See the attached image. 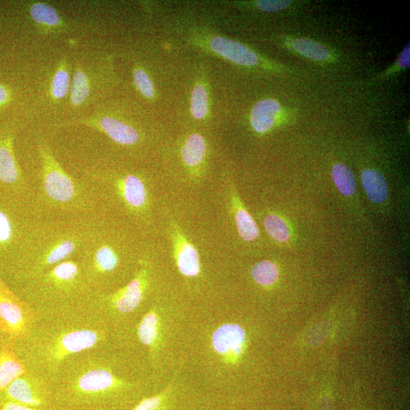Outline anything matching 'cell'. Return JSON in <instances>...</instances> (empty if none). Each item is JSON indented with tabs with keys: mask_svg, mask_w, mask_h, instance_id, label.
Masks as SVG:
<instances>
[{
	"mask_svg": "<svg viewBox=\"0 0 410 410\" xmlns=\"http://www.w3.org/2000/svg\"><path fill=\"white\" fill-rule=\"evenodd\" d=\"M38 314L29 336L15 345L27 369L50 382L68 360L108 341L109 323L88 302Z\"/></svg>",
	"mask_w": 410,
	"mask_h": 410,
	"instance_id": "cell-1",
	"label": "cell"
},
{
	"mask_svg": "<svg viewBox=\"0 0 410 410\" xmlns=\"http://www.w3.org/2000/svg\"><path fill=\"white\" fill-rule=\"evenodd\" d=\"M104 214L41 215L20 260L5 280L13 287L62 261L79 257Z\"/></svg>",
	"mask_w": 410,
	"mask_h": 410,
	"instance_id": "cell-2",
	"label": "cell"
},
{
	"mask_svg": "<svg viewBox=\"0 0 410 410\" xmlns=\"http://www.w3.org/2000/svg\"><path fill=\"white\" fill-rule=\"evenodd\" d=\"M143 247L139 235L129 223L105 213L78 257L94 294L117 289L116 281L128 270L135 269Z\"/></svg>",
	"mask_w": 410,
	"mask_h": 410,
	"instance_id": "cell-3",
	"label": "cell"
},
{
	"mask_svg": "<svg viewBox=\"0 0 410 410\" xmlns=\"http://www.w3.org/2000/svg\"><path fill=\"white\" fill-rule=\"evenodd\" d=\"M41 170L34 189L36 210L44 215L90 216L106 213L84 180L71 177L45 142L39 144Z\"/></svg>",
	"mask_w": 410,
	"mask_h": 410,
	"instance_id": "cell-4",
	"label": "cell"
},
{
	"mask_svg": "<svg viewBox=\"0 0 410 410\" xmlns=\"http://www.w3.org/2000/svg\"><path fill=\"white\" fill-rule=\"evenodd\" d=\"M81 179L93 190L106 213L120 212L135 227L150 222L151 187L139 173L94 168L87 170Z\"/></svg>",
	"mask_w": 410,
	"mask_h": 410,
	"instance_id": "cell-5",
	"label": "cell"
},
{
	"mask_svg": "<svg viewBox=\"0 0 410 410\" xmlns=\"http://www.w3.org/2000/svg\"><path fill=\"white\" fill-rule=\"evenodd\" d=\"M11 287L38 313L86 303L94 294L78 257Z\"/></svg>",
	"mask_w": 410,
	"mask_h": 410,
	"instance_id": "cell-6",
	"label": "cell"
},
{
	"mask_svg": "<svg viewBox=\"0 0 410 410\" xmlns=\"http://www.w3.org/2000/svg\"><path fill=\"white\" fill-rule=\"evenodd\" d=\"M40 217L34 198L0 189V278L11 275Z\"/></svg>",
	"mask_w": 410,
	"mask_h": 410,
	"instance_id": "cell-7",
	"label": "cell"
},
{
	"mask_svg": "<svg viewBox=\"0 0 410 410\" xmlns=\"http://www.w3.org/2000/svg\"><path fill=\"white\" fill-rule=\"evenodd\" d=\"M151 282V267L145 254L137 264L132 278L108 293L93 294L88 303L107 322L109 317L132 314L147 297Z\"/></svg>",
	"mask_w": 410,
	"mask_h": 410,
	"instance_id": "cell-8",
	"label": "cell"
},
{
	"mask_svg": "<svg viewBox=\"0 0 410 410\" xmlns=\"http://www.w3.org/2000/svg\"><path fill=\"white\" fill-rule=\"evenodd\" d=\"M38 313L2 278H0V333L15 343L32 330Z\"/></svg>",
	"mask_w": 410,
	"mask_h": 410,
	"instance_id": "cell-9",
	"label": "cell"
},
{
	"mask_svg": "<svg viewBox=\"0 0 410 410\" xmlns=\"http://www.w3.org/2000/svg\"><path fill=\"white\" fill-rule=\"evenodd\" d=\"M53 397L51 382L29 371L15 379L0 395V400L12 401L41 409Z\"/></svg>",
	"mask_w": 410,
	"mask_h": 410,
	"instance_id": "cell-10",
	"label": "cell"
},
{
	"mask_svg": "<svg viewBox=\"0 0 410 410\" xmlns=\"http://www.w3.org/2000/svg\"><path fill=\"white\" fill-rule=\"evenodd\" d=\"M0 189L17 196L34 198V187L26 179L17 162L14 137L0 136Z\"/></svg>",
	"mask_w": 410,
	"mask_h": 410,
	"instance_id": "cell-11",
	"label": "cell"
},
{
	"mask_svg": "<svg viewBox=\"0 0 410 410\" xmlns=\"http://www.w3.org/2000/svg\"><path fill=\"white\" fill-rule=\"evenodd\" d=\"M245 340V332L240 325L224 324L213 333L212 346L224 362L233 363L242 355Z\"/></svg>",
	"mask_w": 410,
	"mask_h": 410,
	"instance_id": "cell-12",
	"label": "cell"
},
{
	"mask_svg": "<svg viewBox=\"0 0 410 410\" xmlns=\"http://www.w3.org/2000/svg\"><path fill=\"white\" fill-rule=\"evenodd\" d=\"M170 234L175 250L177 266L182 275L196 278L199 275L202 266L199 253L176 224L170 227Z\"/></svg>",
	"mask_w": 410,
	"mask_h": 410,
	"instance_id": "cell-13",
	"label": "cell"
},
{
	"mask_svg": "<svg viewBox=\"0 0 410 410\" xmlns=\"http://www.w3.org/2000/svg\"><path fill=\"white\" fill-rule=\"evenodd\" d=\"M83 124L95 128L106 134L114 142L131 147L139 144L141 135L134 127L111 116H102L98 120L81 121L71 124Z\"/></svg>",
	"mask_w": 410,
	"mask_h": 410,
	"instance_id": "cell-14",
	"label": "cell"
},
{
	"mask_svg": "<svg viewBox=\"0 0 410 410\" xmlns=\"http://www.w3.org/2000/svg\"><path fill=\"white\" fill-rule=\"evenodd\" d=\"M29 371L18 353L15 343L0 333V395L15 379Z\"/></svg>",
	"mask_w": 410,
	"mask_h": 410,
	"instance_id": "cell-15",
	"label": "cell"
},
{
	"mask_svg": "<svg viewBox=\"0 0 410 410\" xmlns=\"http://www.w3.org/2000/svg\"><path fill=\"white\" fill-rule=\"evenodd\" d=\"M210 45L214 52L238 65L252 67L259 62L257 54L240 42L223 36H214Z\"/></svg>",
	"mask_w": 410,
	"mask_h": 410,
	"instance_id": "cell-16",
	"label": "cell"
},
{
	"mask_svg": "<svg viewBox=\"0 0 410 410\" xmlns=\"http://www.w3.org/2000/svg\"><path fill=\"white\" fill-rule=\"evenodd\" d=\"M280 105L273 99H264L254 106L250 121L253 130L260 134L268 132L275 124Z\"/></svg>",
	"mask_w": 410,
	"mask_h": 410,
	"instance_id": "cell-17",
	"label": "cell"
},
{
	"mask_svg": "<svg viewBox=\"0 0 410 410\" xmlns=\"http://www.w3.org/2000/svg\"><path fill=\"white\" fill-rule=\"evenodd\" d=\"M231 203L237 232L241 239L248 242L257 240L259 236V226L242 205L239 196L232 193Z\"/></svg>",
	"mask_w": 410,
	"mask_h": 410,
	"instance_id": "cell-18",
	"label": "cell"
},
{
	"mask_svg": "<svg viewBox=\"0 0 410 410\" xmlns=\"http://www.w3.org/2000/svg\"><path fill=\"white\" fill-rule=\"evenodd\" d=\"M362 186L373 203H385L388 189L385 179L381 172L373 169L364 170L361 173Z\"/></svg>",
	"mask_w": 410,
	"mask_h": 410,
	"instance_id": "cell-19",
	"label": "cell"
},
{
	"mask_svg": "<svg viewBox=\"0 0 410 410\" xmlns=\"http://www.w3.org/2000/svg\"><path fill=\"white\" fill-rule=\"evenodd\" d=\"M160 319L155 309L146 313L137 327L139 341L151 351L156 349L160 336Z\"/></svg>",
	"mask_w": 410,
	"mask_h": 410,
	"instance_id": "cell-20",
	"label": "cell"
},
{
	"mask_svg": "<svg viewBox=\"0 0 410 410\" xmlns=\"http://www.w3.org/2000/svg\"><path fill=\"white\" fill-rule=\"evenodd\" d=\"M206 151L207 144L203 137L196 133L191 135L181 150L182 160L188 168H196L203 162Z\"/></svg>",
	"mask_w": 410,
	"mask_h": 410,
	"instance_id": "cell-21",
	"label": "cell"
},
{
	"mask_svg": "<svg viewBox=\"0 0 410 410\" xmlns=\"http://www.w3.org/2000/svg\"><path fill=\"white\" fill-rule=\"evenodd\" d=\"M91 93V82L87 73L82 69H77L71 81L70 88V100L76 107L83 104Z\"/></svg>",
	"mask_w": 410,
	"mask_h": 410,
	"instance_id": "cell-22",
	"label": "cell"
},
{
	"mask_svg": "<svg viewBox=\"0 0 410 410\" xmlns=\"http://www.w3.org/2000/svg\"><path fill=\"white\" fill-rule=\"evenodd\" d=\"M294 49L302 56L315 61H324L331 57L330 50L324 45L306 39L293 41Z\"/></svg>",
	"mask_w": 410,
	"mask_h": 410,
	"instance_id": "cell-23",
	"label": "cell"
},
{
	"mask_svg": "<svg viewBox=\"0 0 410 410\" xmlns=\"http://www.w3.org/2000/svg\"><path fill=\"white\" fill-rule=\"evenodd\" d=\"M332 178L337 189L345 196H352L355 191V179L353 172L342 163H336L332 168Z\"/></svg>",
	"mask_w": 410,
	"mask_h": 410,
	"instance_id": "cell-24",
	"label": "cell"
},
{
	"mask_svg": "<svg viewBox=\"0 0 410 410\" xmlns=\"http://www.w3.org/2000/svg\"><path fill=\"white\" fill-rule=\"evenodd\" d=\"M32 20L42 26L57 27L61 23V18L56 8L44 3H35L30 8Z\"/></svg>",
	"mask_w": 410,
	"mask_h": 410,
	"instance_id": "cell-25",
	"label": "cell"
},
{
	"mask_svg": "<svg viewBox=\"0 0 410 410\" xmlns=\"http://www.w3.org/2000/svg\"><path fill=\"white\" fill-rule=\"evenodd\" d=\"M252 276L258 285L270 287L278 281L279 270L275 263L264 260L255 264L252 267Z\"/></svg>",
	"mask_w": 410,
	"mask_h": 410,
	"instance_id": "cell-26",
	"label": "cell"
},
{
	"mask_svg": "<svg viewBox=\"0 0 410 410\" xmlns=\"http://www.w3.org/2000/svg\"><path fill=\"white\" fill-rule=\"evenodd\" d=\"M264 226L272 239L287 242L290 238V231L286 221L278 214H269L264 219Z\"/></svg>",
	"mask_w": 410,
	"mask_h": 410,
	"instance_id": "cell-27",
	"label": "cell"
},
{
	"mask_svg": "<svg viewBox=\"0 0 410 410\" xmlns=\"http://www.w3.org/2000/svg\"><path fill=\"white\" fill-rule=\"evenodd\" d=\"M71 76L66 65H62L55 72L50 86V93L55 100L65 97L71 88Z\"/></svg>",
	"mask_w": 410,
	"mask_h": 410,
	"instance_id": "cell-28",
	"label": "cell"
},
{
	"mask_svg": "<svg viewBox=\"0 0 410 410\" xmlns=\"http://www.w3.org/2000/svg\"><path fill=\"white\" fill-rule=\"evenodd\" d=\"M191 113L196 120H202L207 113V94L203 86L195 87L191 97Z\"/></svg>",
	"mask_w": 410,
	"mask_h": 410,
	"instance_id": "cell-29",
	"label": "cell"
},
{
	"mask_svg": "<svg viewBox=\"0 0 410 410\" xmlns=\"http://www.w3.org/2000/svg\"><path fill=\"white\" fill-rule=\"evenodd\" d=\"M135 85L140 93L146 97L151 98L154 95L153 82L147 75V73L141 69H137L134 71Z\"/></svg>",
	"mask_w": 410,
	"mask_h": 410,
	"instance_id": "cell-30",
	"label": "cell"
},
{
	"mask_svg": "<svg viewBox=\"0 0 410 410\" xmlns=\"http://www.w3.org/2000/svg\"><path fill=\"white\" fill-rule=\"evenodd\" d=\"M291 5L290 1L287 0H261L255 2V6L260 11L267 13H275L285 11Z\"/></svg>",
	"mask_w": 410,
	"mask_h": 410,
	"instance_id": "cell-31",
	"label": "cell"
},
{
	"mask_svg": "<svg viewBox=\"0 0 410 410\" xmlns=\"http://www.w3.org/2000/svg\"><path fill=\"white\" fill-rule=\"evenodd\" d=\"M161 400L160 395L144 399L132 410H157L161 404Z\"/></svg>",
	"mask_w": 410,
	"mask_h": 410,
	"instance_id": "cell-32",
	"label": "cell"
},
{
	"mask_svg": "<svg viewBox=\"0 0 410 410\" xmlns=\"http://www.w3.org/2000/svg\"><path fill=\"white\" fill-rule=\"evenodd\" d=\"M0 410H41L32 408L12 401L0 400Z\"/></svg>",
	"mask_w": 410,
	"mask_h": 410,
	"instance_id": "cell-33",
	"label": "cell"
},
{
	"mask_svg": "<svg viewBox=\"0 0 410 410\" xmlns=\"http://www.w3.org/2000/svg\"><path fill=\"white\" fill-rule=\"evenodd\" d=\"M397 63L399 67L408 69L410 64V48L409 43L406 46L402 53L399 54L397 59Z\"/></svg>",
	"mask_w": 410,
	"mask_h": 410,
	"instance_id": "cell-34",
	"label": "cell"
},
{
	"mask_svg": "<svg viewBox=\"0 0 410 410\" xmlns=\"http://www.w3.org/2000/svg\"><path fill=\"white\" fill-rule=\"evenodd\" d=\"M9 100V93L7 88L0 84V107L6 104Z\"/></svg>",
	"mask_w": 410,
	"mask_h": 410,
	"instance_id": "cell-35",
	"label": "cell"
}]
</instances>
